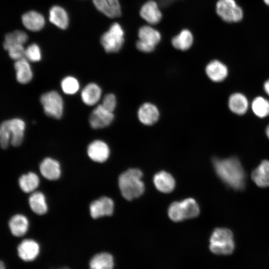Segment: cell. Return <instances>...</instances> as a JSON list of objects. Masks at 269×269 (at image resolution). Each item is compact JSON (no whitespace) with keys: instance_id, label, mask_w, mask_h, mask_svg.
Returning a JSON list of instances; mask_svg holds the SVG:
<instances>
[{"instance_id":"6da1fadb","label":"cell","mask_w":269,"mask_h":269,"mask_svg":"<svg viewBox=\"0 0 269 269\" xmlns=\"http://www.w3.org/2000/svg\"><path fill=\"white\" fill-rule=\"evenodd\" d=\"M213 164L216 174L228 186L242 190L245 187V173L240 161L235 157L221 159L215 157Z\"/></svg>"},{"instance_id":"7a4b0ae2","label":"cell","mask_w":269,"mask_h":269,"mask_svg":"<svg viewBox=\"0 0 269 269\" xmlns=\"http://www.w3.org/2000/svg\"><path fill=\"white\" fill-rule=\"evenodd\" d=\"M141 171L131 168L121 174L119 178V185L121 194L128 200L139 197L144 190V185L141 179Z\"/></svg>"},{"instance_id":"3957f363","label":"cell","mask_w":269,"mask_h":269,"mask_svg":"<svg viewBox=\"0 0 269 269\" xmlns=\"http://www.w3.org/2000/svg\"><path fill=\"white\" fill-rule=\"evenodd\" d=\"M209 248L215 254L228 255L231 254L235 249L233 235L227 228H216L210 239Z\"/></svg>"},{"instance_id":"277c9868","label":"cell","mask_w":269,"mask_h":269,"mask_svg":"<svg viewBox=\"0 0 269 269\" xmlns=\"http://www.w3.org/2000/svg\"><path fill=\"white\" fill-rule=\"evenodd\" d=\"M124 41V31L117 22L113 23L100 38V42L107 53L118 52L122 48Z\"/></svg>"},{"instance_id":"5b68a950","label":"cell","mask_w":269,"mask_h":269,"mask_svg":"<svg viewBox=\"0 0 269 269\" xmlns=\"http://www.w3.org/2000/svg\"><path fill=\"white\" fill-rule=\"evenodd\" d=\"M44 113L48 117L60 119L64 110L63 99L58 92L50 91L43 94L40 98Z\"/></svg>"},{"instance_id":"8992f818","label":"cell","mask_w":269,"mask_h":269,"mask_svg":"<svg viewBox=\"0 0 269 269\" xmlns=\"http://www.w3.org/2000/svg\"><path fill=\"white\" fill-rule=\"evenodd\" d=\"M138 40L136 42L137 49L143 52L153 51L161 39L160 32L150 26L141 27L138 32Z\"/></svg>"},{"instance_id":"52a82bcc","label":"cell","mask_w":269,"mask_h":269,"mask_svg":"<svg viewBox=\"0 0 269 269\" xmlns=\"http://www.w3.org/2000/svg\"><path fill=\"white\" fill-rule=\"evenodd\" d=\"M216 12L224 21L238 22L242 20L243 12L235 0H219L216 4Z\"/></svg>"},{"instance_id":"ba28073f","label":"cell","mask_w":269,"mask_h":269,"mask_svg":"<svg viewBox=\"0 0 269 269\" xmlns=\"http://www.w3.org/2000/svg\"><path fill=\"white\" fill-rule=\"evenodd\" d=\"M114 119L113 113L109 111L100 104L91 112L89 122L91 128L94 129H100L109 126Z\"/></svg>"},{"instance_id":"9c48e42d","label":"cell","mask_w":269,"mask_h":269,"mask_svg":"<svg viewBox=\"0 0 269 269\" xmlns=\"http://www.w3.org/2000/svg\"><path fill=\"white\" fill-rule=\"evenodd\" d=\"M114 207V204L112 199L106 196L102 197L90 204V215L94 219L111 216L113 213Z\"/></svg>"},{"instance_id":"30bf717a","label":"cell","mask_w":269,"mask_h":269,"mask_svg":"<svg viewBox=\"0 0 269 269\" xmlns=\"http://www.w3.org/2000/svg\"><path fill=\"white\" fill-rule=\"evenodd\" d=\"M137 117L141 123L146 126L155 124L159 118V111L157 107L150 103L142 104L137 111Z\"/></svg>"},{"instance_id":"8fae6325","label":"cell","mask_w":269,"mask_h":269,"mask_svg":"<svg viewBox=\"0 0 269 269\" xmlns=\"http://www.w3.org/2000/svg\"><path fill=\"white\" fill-rule=\"evenodd\" d=\"M87 153L92 160L97 162H103L109 157L110 149L104 141L95 140L89 144Z\"/></svg>"},{"instance_id":"7c38bea8","label":"cell","mask_w":269,"mask_h":269,"mask_svg":"<svg viewBox=\"0 0 269 269\" xmlns=\"http://www.w3.org/2000/svg\"><path fill=\"white\" fill-rule=\"evenodd\" d=\"M139 13L141 17L150 24L158 23L162 18V13L158 4L153 0L144 3L140 8Z\"/></svg>"},{"instance_id":"4fadbf2b","label":"cell","mask_w":269,"mask_h":269,"mask_svg":"<svg viewBox=\"0 0 269 269\" xmlns=\"http://www.w3.org/2000/svg\"><path fill=\"white\" fill-rule=\"evenodd\" d=\"M97 9L110 18L119 17L121 7L119 0H93Z\"/></svg>"},{"instance_id":"5bb4252c","label":"cell","mask_w":269,"mask_h":269,"mask_svg":"<svg viewBox=\"0 0 269 269\" xmlns=\"http://www.w3.org/2000/svg\"><path fill=\"white\" fill-rule=\"evenodd\" d=\"M39 170L42 175L48 180H57L61 175L59 163L51 158L47 157L44 159L40 164Z\"/></svg>"},{"instance_id":"9a60e30c","label":"cell","mask_w":269,"mask_h":269,"mask_svg":"<svg viewBox=\"0 0 269 269\" xmlns=\"http://www.w3.org/2000/svg\"><path fill=\"white\" fill-rule=\"evenodd\" d=\"M19 257L24 261L34 260L39 253V246L35 241L26 239L22 241L17 248Z\"/></svg>"},{"instance_id":"2e32d148","label":"cell","mask_w":269,"mask_h":269,"mask_svg":"<svg viewBox=\"0 0 269 269\" xmlns=\"http://www.w3.org/2000/svg\"><path fill=\"white\" fill-rule=\"evenodd\" d=\"M205 72L209 78L215 82L223 81L228 73L227 66L217 60L210 62L206 67Z\"/></svg>"},{"instance_id":"e0dca14e","label":"cell","mask_w":269,"mask_h":269,"mask_svg":"<svg viewBox=\"0 0 269 269\" xmlns=\"http://www.w3.org/2000/svg\"><path fill=\"white\" fill-rule=\"evenodd\" d=\"M14 67L16 78L20 84L28 83L32 79L33 73L28 60L24 58L15 61Z\"/></svg>"},{"instance_id":"ac0fdd59","label":"cell","mask_w":269,"mask_h":269,"mask_svg":"<svg viewBox=\"0 0 269 269\" xmlns=\"http://www.w3.org/2000/svg\"><path fill=\"white\" fill-rule=\"evenodd\" d=\"M21 20L25 27L32 31L40 30L45 24V20L42 15L34 10L24 13L22 15Z\"/></svg>"},{"instance_id":"d6986e66","label":"cell","mask_w":269,"mask_h":269,"mask_svg":"<svg viewBox=\"0 0 269 269\" xmlns=\"http://www.w3.org/2000/svg\"><path fill=\"white\" fill-rule=\"evenodd\" d=\"M8 122L11 134L10 143L14 146H18L23 139L25 123L20 118H13Z\"/></svg>"},{"instance_id":"ffe728a7","label":"cell","mask_w":269,"mask_h":269,"mask_svg":"<svg viewBox=\"0 0 269 269\" xmlns=\"http://www.w3.org/2000/svg\"><path fill=\"white\" fill-rule=\"evenodd\" d=\"M102 90L94 83L88 84L82 90L81 97L83 102L87 106L96 105L100 100Z\"/></svg>"},{"instance_id":"44dd1931","label":"cell","mask_w":269,"mask_h":269,"mask_svg":"<svg viewBox=\"0 0 269 269\" xmlns=\"http://www.w3.org/2000/svg\"><path fill=\"white\" fill-rule=\"evenodd\" d=\"M153 183L158 191L165 193L171 192L175 184L172 176L164 171L159 172L154 175Z\"/></svg>"},{"instance_id":"7402d4cb","label":"cell","mask_w":269,"mask_h":269,"mask_svg":"<svg viewBox=\"0 0 269 269\" xmlns=\"http://www.w3.org/2000/svg\"><path fill=\"white\" fill-rule=\"evenodd\" d=\"M8 226L13 235L16 237H20L27 232L29 222L24 215L16 214L9 220Z\"/></svg>"},{"instance_id":"603a6c76","label":"cell","mask_w":269,"mask_h":269,"mask_svg":"<svg viewBox=\"0 0 269 269\" xmlns=\"http://www.w3.org/2000/svg\"><path fill=\"white\" fill-rule=\"evenodd\" d=\"M228 106L233 113L242 115L244 114L248 110V100L246 97L241 93H234L229 99Z\"/></svg>"},{"instance_id":"cb8c5ba5","label":"cell","mask_w":269,"mask_h":269,"mask_svg":"<svg viewBox=\"0 0 269 269\" xmlns=\"http://www.w3.org/2000/svg\"><path fill=\"white\" fill-rule=\"evenodd\" d=\"M49 21L62 29H65L68 25V16L62 7L55 5L49 11Z\"/></svg>"},{"instance_id":"d4e9b609","label":"cell","mask_w":269,"mask_h":269,"mask_svg":"<svg viewBox=\"0 0 269 269\" xmlns=\"http://www.w3.org/2000/svg\"><path fill=\"white\" fill-rule=\"evenodd\" d=\"M193 42V36L190 30H182L171 40L173 46L178 50L185 51L189 49Z\"/></svg>"},{"instance_id":"484cf974","label":"cell","mask_w":269,"mask_h":269,"mask_svg":"<svg viewBox=\"0 0 269 269\" xmlns=\"http://www.w3.org/2000/svg\"><path fill=\"white\" fill-rule=\"evenodd\" d=\"M29 205L32 211L37 215H43L47 211L45 197L41 192L32 193L29 198Z\"/></svg>"},{"instance_id":"4316f807","label":"cell","mask_w":269,"mask_h":269,"mask_svg":"<svg viewBox=\"0 0 269 269\" xmlns=\"http://www.w3.org/2000/svg\"><path fill=\"white\" fill-rule=\"evenodd\" d=\"M89 267L90 269H113V258L107 253L97 254L91 260Z\"/></svg>"},{"instance_id":"83f0119b","label":"cell","mask_w":269,"mask_h":269,"mask_svg":"<svg viewBox=\"0 0 269 269\" xmlns=\"http://www.w3.org/2000/svg\"><path fill=\"white\" fill-rule=\"evenodd\" d=\"M39 182L37 175L31 172L22 175L18 180L20 189L25 193L33 192L39 186Z\"/></svg>"},{"instance_id":"f1b7e54d","label":"cell","mask_w":269,"mask_h":269,"mask_svg":"<svg viewBox=\"0 0 269 269\" xmlns=\"http://www.w3.org/2000/svg\"><path fill=\"white\" fill-rule=\"evenodd\" d=\"M180 209L183 219L197 217L200 212L199 207L196 201L191 198L180 202Z\"/></svg>"},{"instance_id":"f546056e","label":"cell","mask_w":269,"mask_h":269,"mask_svg":"<svg viewBox=\"0 0 269 269\" xmlns=\"http://www.w3.org/2000/svg\"><path fill=\"white\" fill-rule=\"evenodd\" d=\"M27 39L28 36L25 32L20 30H14L5 35L3 43V48L7 50L10 47L14 45H23Z\"/></svg>"},{"instance_id":"4dcf8cb0","label":"cell","mask_w":269,"mask_h":269,"mask_svg":"<svg viewBox=\"0 0 269 269\" xmlns=\"http://www.w3.org/2000/svg\"><path fill=\"white\" fill-rule=\"evenodd\" d=\"M252 108L254 113L259 118L269 115V101L264 97H256L252 102Z\"/></svg>"},{"instance_id":"1f68e13d","label":"cell","mask_w":269,"mask_h":269,"mask_svg":"<svg viewBox=\"0 0 269 269\" xmlns=\"http://www.w3.org/2000/svg\"><path fill=\"white\" fill-rule=\"evenodd\" d=\"M252 178L260 187H269V172L258 166L252 172Z\"/></svg>"},{"instance_id":"d6a6232c","label":"cell","mask_w":269,"mask_h":269,"mask_svg":"<svg viewBox=\"0 0 269 269\" xmlns=\"http://www.w3.org/2000/svg\"><path fill=\"white\" fill-rule=\"evenodd\" d=\"M61 87L64 93L67 95H73L79 89V83L78 80L73 76H67L62 79Z\"/></svg>"},{"instance_id":"836d02e7","label":"cell","mask_w":269,"mask_h":269,"mask_svg":"<svg viewBox=\"0 0 269 269\" xmlns=\"http://www.w3.org/2000/svg\"><path fill=\"white\" fill-rule=\"evenodd\" d=\"M11 132L8 120L2 122L0 127V143L1 147L5 149L10 143Z\"/></svg>"},{"instance_id":"e575fe53","label":"cell","mask_w":269,"mask_h":269,"mask_svg":"<svg viewBox=\"0 0 269 269\" xmlns=\"http://www.w3.org/2000/svg\"><path fill=\"white\" fill-rule=\"evenodd\" d=\"M25 58L32 62H38L41 59L39 47L35 43L29 45L25 50Z\"/></svg>"},{"instance_id":"d590c367","label":"cell","mask_w":269,"mask_h":269,"mask_svg":"<svg viewBox=\"0 0 269 269\" xmlns=\"http://www.w3.org/2000/svg\"><path fill=\"white\" fill-rule=\"evenodd\" d=\"M168 214L169 218L174 222H179L183 220L181 214L180 202H174L169 207Z\"/></svg>"},{"instance_id":"8d00e7d4","label":"cell","mask_w":269,"mask_h":269,"mask_svg":"<svg viewBox=\"0 0 269 269\" xmlns=\"http://www.w3.org/2000/svg\"><path fill=\"white\" fill-rule=\"evenodd\" d=\"M23 45L21 44L14 45L7 49L9 56L11 59L16 61L25 57V49Z\"/></svg>"},{"instance_id":"74e56055","label":"cell","mask_w":269,"mask_h":269,"mask_svg":"<svg viewBox=\"0 0 269 269\" xmlns=\"http://www.w3.org/2000/svg\"><path fill=\"white\" fill-rule=\"evenodd\" d=\"M101 105L106 109L113 113L117 106V99L115 95L112 93L106 95Z\"/></svg>"},{"instance_id":"f35d334b","label":"cell","mask_w":269,"mask_h":269,"mask_svg":"<svg viewBox=\"0 0 269 269\" xmlns=\"http://www.w3.org/2000/svg\"><path fill=\"white\" fill-rule=\"evenodd\" d=\"M258 166H259L260 168L269 172V160H263Z\"/></svg>"},{"instance_id":"ab89813d","label":"cell","mask_w":269,"mask_h":269,"mask_svg":"<svg viewBox=\"0 0 269 269\" xmlns=\"http://www.w3.org/2000/svg\"><path fill=\"white\" fill-rule=\"evenodd\" d=\"M264 89L266 93L269 96V79L264 83Z\"/></svg>"},{"instance_id":"60d3db41","label":"cell","mask_w":269,"mask_h":269,"mask_svg":"<svg viewBox=\"0 0 269 269\" xmlns=\"http://www.w3.org/2000/svg\"><path fill=\"white\" fill-rule=\"evenodd\" d=\"M266 133L268 137L269 138V125L266 128Z\"/></svg>"},{"instance_id":"b9f144b4","label":"cell","mask_w":269,"mask_h":269,"mask_svg":"<svg viewBox=\"0 0 269 269\" xmlns=\"http://www.w3.org/2000/svg\"><path fill=\"white\" fill-rule=\"evenodd\" d=\"M0 269H5L4 264L2 262L0 263Z\"/></svg>"},{"instance_id":"7bdbcfd3","label":"cell","mask_w":269,"mask_h":269,"mask_svg":"<svg viewBox=\"0 0 269 269\" xmlns=\"http://www.w3.org/2000/svg\"><path fill=\"white\" fill-rule=\"evenodd\" d=\"M265 3L269 6V0H264Z\"/></svg>"},{"instance_id":"ee69618b","label":"cell","mask_w":269,"mask_h":269,"mask_svg":"<svg viewBox=\"0 0 269 269\" xmlns=\"http://www.w3.org/2000/svg\"><path fill=\"white\" fill-rule=\"evenodd\" d=\"M69 269L67 268H61V269Z\"/></svg>"}]
</instances>
